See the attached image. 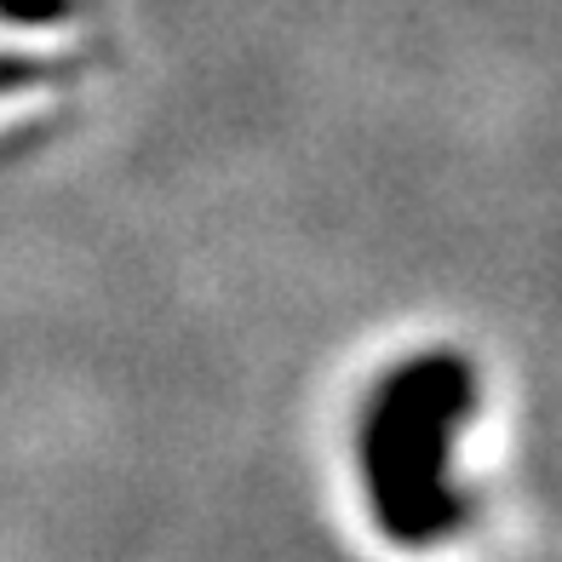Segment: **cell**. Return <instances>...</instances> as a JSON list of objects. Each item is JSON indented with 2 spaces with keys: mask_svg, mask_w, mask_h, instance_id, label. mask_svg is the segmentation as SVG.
<instances>
[{
  "mask_svg": "<svg viewBox=\"0 0 562 562\" xmlns=\"http://www.w3.org/2000/svg\"><path fill=\"white\" fill-rule=\"evenodd\" d=\"M476 407V373L459 350H419L373 385L356 430L368 510L385 540L430 546L465 522L453 442Z\"/></svg>",
  "mask_w": 562,
  "mask_h": 562,
  "instance_id": "1",
  "label": "cell"
}]
</instances>
